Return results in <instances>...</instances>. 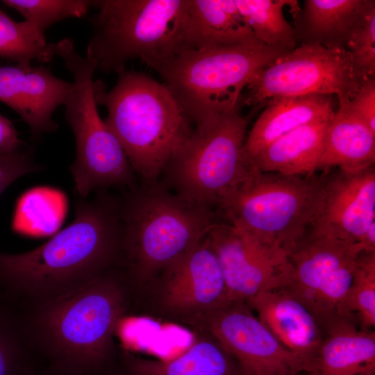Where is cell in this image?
Masks as SVG:
<instances>
[{
    "mask_svg": "<svg viewBox=\"0 0 375 375\" xmlns=\"http://www.w3.org/2000/svg\"><path fill=\"white\" fill-rule=\"evenodd\" d=\"M123 233L120 201L79 197L74 221L44 244L24 253L0 251V288L21 305L80 289L121 266Z\"/></svg>",
    "mask_w": 375,
    "mask_h": 375,
    "instance_id": "1",
    "label": "cell"
},
{
    "mask_svg": "<svg viewBox=\"0 0 375 375\" xmlns=\"http://www.w3.org/2000/svg\"><path fill=\"white\" fill-rule=\"evenodd\" d=\"M131 300L122 269L116 267L65 295L19 306L45 363L90 375H112L119 356L115 336Z\"/></svg>",
    "mask_w": 375,
    "mask_h": 375,
    "instance_id": "2",
    "label": "cell"
},
{
    "mask_svg": "<svg viewBox=\"0 0 375 375\" xmlns=\"http://www.w3.org/2000/svg\"><path fill=\"white\" fill-rule=\"evenodd\" d=\"M120 201L122 269L132 297L208 235L221 219L206 206L149 183Z\"/></svg>",
    "mask_w": 375,
    "mask_h": 375,
    "instance_id": "3",
    "label": "cell"
},
{
    "mask_svg": "<svg viewBox=\"0 0 375 375\" xmlns=\"http://www.w3.org/2000/svg\"><path fill=\"white\" fill-rule=\"evenodd\" d=\"M116 74L110 90L101 80L94 81L96 102L106 108L104 122L134 172L153 183L194 127L163 83L125 67Z\"/></svg>",
    "mask_w": 375,
    "mask_h": 375,
    "instance_id": "4",
    "label": "cell"
},
{
    "mask_svg": "<svg viewBox=\"0 0 375 375\" xmlns=\"http://www.w3.org/2000/svg\"><path fill=\"white\" fill-rule=\"evenodd\" d=\"M288 51L262 44L210 47L144 62L160 76L196 127L240 109L243 90L262 69Z\"/></svg>",
    "mask_w": 375,
    "mask_h": 375,
    "instance_id": "5",
    "label": "cell"
},
{
    "mask_svg": "<svg viewBox=\"0 0 375 375\" xmlns=\"http://www.w3.org/2000/svg\"><path fill=\"white\" fill-rule=\"evenodd\" d=\"M188 0H94L85 58L101 73L117 72L135 58L145 61L187 50Z\"/></svg>",
    "mask_w": 375,
    "mask_h": 375,
    "instance_id": "6",
    "label": "cell"
},
{
    "mask_svg": "<svg viewBox=\"0 0 375 375\" xmlns=\"http://www.w3.org/2000/svg\"><path fill=\"white\" fill-rule=\"evenodd\" d=\"M326 177L254 171L220 203L222 220L286 253L317 217ZM288 254V253H287Z\"/></svg>",
    "mask_w": 375,
    "mask_h": 375,
    "instance_id": "7",
    "label": "cell"
},
{
    "mask_svg": "<svg viewBox=\"0 0 375 375\" xmlns=\"http://www.w3.org/2000/svg\"><path fill=\"white\" fill-rule=\"evenodd\" d=\"M252 114L240 109L194 127L162 173L165 188L190 201L217 208L255 169L244 149Z\"/></svg>",
    "mask_w": 375,
    "mask_h": 375,
    "instance_id": "8",
    "label": "cell"
},
{
    "mask_svg": "<svg viewBox=\"0 0 375 375\" xmlns=\"http://www.w3.org/2000/svg\"><path fill=\"white\" fill-rule=\"evenodd\" d=\"M73 82L66 97L65 117L76 140V157L69 169L81 198L109 186L135 187V172L119 140L102 119L93 88L94 65L75 49L69 38L55 43Z\"/></svg>",
    "mask_w": 375,
    "mask_h": 375,
    "instance_id": "9",
    "label": "cell"
},
{
    "mask_svg": "<svg viewBox=\"0 0 375 375\" xmlns=\"http://www.w3.org/2000/svg\"><path fill=\"white\" fill-rule=\"evenodd\" d=\"M362 81L347 50L301 44L256 76L246 88L240 106L259 107L276 97L308 94L350 100Z\"/></svg>",
    "mask_w": 375,
    "mask_h": 375,
    "instance_id": "10",
    "label": "cell"
},
{
    "mask_svg": "<svg viewBox=\"0 0 375 375\" xmlns=\"http://www.w3.org/2000/svg\"><path fill=\"white\" fill-rule=\"evenodd\" d=\"M287 253L290 272L283 288L311 312L324 333L338 317L361 253L356 244L309 227Z\"/></svg>",
    "mask_w": 375,
    "mask_h": 375,
    "instance_id": "11",
    "label": "cell"
},
{
    "mask_svg": "<svg viewBox=\"0 0 375 375\" xmlns=\"http://www.w3.org/2000/svg\"><path fill=\"white\" fill-rule=\"evenodd\" d=\"M190 325L215 338L236 360L243 375H300L307 372L305 362L279 343L246 301L226 302Z\"/></svg>",
    "mask_w": 375,
    "mask_h": 375,
    "instance_id": "12",
    "label": "cell"
},
{
    "mask_svg": "<svg viewBox=\"0 0 375 375\" xmlns=\"http://www.w3.org/2000/svg\"><path fill=\"white\" fill-rule=\"evenodd\" d=\"M149 285L153 288V300L160 314L188 324L226 303L224 277L208 235Z\"/></svg>",
    "mask_w": 375,
    "mask_h": 375,
    "instance_id": "13",
    "label": "cell"
},
{
    "mask_svg": "<svg viewBox=\"0 0 375 375\" xmlns=\"http://www.w3.org/2000/svg\"><path fill=\"white\" fill-rule=\"evenodd\" d=\"M208 238L221 267L226 302L247 301L262 291L285 286L290 265L282 249L222 219Z\"/></svg>",
    "mask_w": 375,
    "mask_h": 375,
    "instance_id": "14",
    "label": "cell"
},
{
    "mask_svg": "<svg viewBox=\"0 0 375 375\" xmlns=\"http://www.w3.org/2000/svg\"><path fill=\"white\" fill-rule=\"evenodd\" d=\"M374 223V165L356 173L339 170L326 177L323 202L310 227L356 244Z\"/></svg>",
    "mask_w": 375,
    "mask_h": 375,
    "instance_id": "15",
    "label": "cell"
},
{
    "mask_svg": "<svg viewBox=\"0 0 375 375\" xmlns=\"http://www.w3.org/2000/svg\"><path fill=\"white\" fill-rule=\"evenodd\" d=\"M71 88L72 82L56 77L44 65L0 66V101L20 116L35 138L57 131L52 115L64 105Z\"/></svg>",
    "mask_w": 375,
    "mask_h": 375,
    "instance_id": "16",
    "label": "cell"
},
{
    "mask_svg": "<svg viewBox=\"0 0 375 375\" xmlns=\"http://www.w3.org/2000/svg\"><path fill=\"white\" fill-rule=\"evenodd\" d=\"M246 302L279 343L305 362L308 374L324 338L311 312L283 287L262 291Z\"/></svg>",
    "mask_w": 375,
    "mask_h": 375,
    "instance_id": "17",
    "label": "cell"
},
{
    "mask_svg": "<svg viewBox=\"0 0 375 375\" xmlns=\"http://www.w3.org/2000/svg\"><path fill=\"white\" fill-rule=\"evenodd\" d=\"M191 345L168 360L119 353L112 375H243L233 357L208 331L199 329Z\"/></svg>",
    "mask_w": 375,
    "mask_h": 375,
    "instance_id": "18",
    "label": "cell"
},
{
    "mask_svg": "<svg viewBox=\"0 0 375 375\" xmlns=\"http://www.w3.org/2000/svg\"><path fill=\"white\" fill-rule=\"evenodd\" d=\"M338 317L324 331L308 375H375V332Z\"/></svg>",
    "mask_w": 375,
    "mask_h": 375,
    "instance_id": "19",
    "label": "cell"
},
{
    "mask_svg": "<svg viewBox=\"0 0 375 375\" xmlns=\"http://www.w3.org/2000/svg\"><path fill=\"white\" fill-rule=\"evenodd\" d=\"M244 142L250 160L282 135L313 122L330 119L335 112L332 96L308 94L280 97L267 101Z\"/></svg>",
    "mask_w": 375,
    "mask_h": 375,
    "instance_id": "20",
    "label": "cell"
},
{
    "mask_svg": "<svg viewBox=\"0 0 375 375\" xmlns=\"http://www.w3.org/2000/svg\"><path fill=\"white\" fill-rule=\"evenodd\" d=\"M338 103L324 131L319 169L358 172L374 165L375 132L351 112L345 99Z\"/></svg>",
    "mask_w": 375,
    "mask_h": 375,
    "instance_id": "21",
    "label": "cell"
},
{
    "mask_svg": "<svg viewBox=\"0 0 375 375\" xmlns=\"http://www.w3.org/2000/svg\"><path fill=\"white\" fill-rule=\"evenodd\" d=\"M185 38L188 49L262 44L235 0H188Z\"/></svg>",
    "mask_w": 375,
    "mask_h": 375,
    "instance_id": "22",
    "label": "cell"
},
{
    "mask_svg": "<svg viewBox=\"0 0 375 375\" xmlns=\"http://www.w3.org/2000/svg\"><path fill=\"white\" fill-rule=\"evenodd\" d=\"M330 119L303 125L278 138L250 160L252 167L260 172L314 175L319 169L324 131Z\"/></svg>",
    "mask_w": 375,
    "mask_h": 375,
    "instance_id": "23",
    "label": "cell"
},
{
    "mask_svg": "<svg viewBox=\"0 0 375 375\" xmlns=\"http://www.w3.org/2000/svg\"><path fill=\"white\" fill-rule=\"evenodd\" d=\"M366 0H306L293 13L297 43L346 49Z\"/></svg>",
    "mask_w": 375,
    "mask_h": 375,
    "instance_id": "24",
    "label": "cell"
},
{
    "mask_svg": "<svg viewBox=\"0 0 375 375\" xmlns=\"http://www.w3.org/2000/svg\"><path fill=\"white\" fill-rule=\"evenodd\" d=\"M38 359L20 306L0 288V375H31Z\"/></svg>",
    "mask_w": 375,
    "mask_h": 375,
    "instance_id": "25",
    "label": "cell"
},
{
    "mask_svg": "<svg viewBox=\"0 0 375 375\" xmlns=\"http://www.w3.org/2000/svg\"><path fill=\"white\" fill-rule=\"evenodd\" d=\"M237 7L256 39L263 44L290 51L297 47L295 31L285 18L283 8L292 13L300 8L297 1L235 0Z\"/></svg>",
    "mask_w": 375,
    "mask_h": 375,
    "instance_id": "26",
    "label": "cell"
},
{
    "mask_svg": "<svg viewBox=\"0 0 375 375\" xmlns=\"http://www.w3.org/2000/svg\"><path fill=\"white\" fill-rule=\"evenodd\" d=\"M55 56V43H48L26 21L16 22L0 9V58L31 67L33 61L47 63Z\"/></svg>",
    "mask_w": 375,
    "mask_h": 375,
    "instance_id": "27",
    "label": "cell"
},
{
    "mask_svg": "<svg viewBox=\"0 0 375 375\" xmlns=\"http://www.w3.org/2000/svg\"><path fill=\"white\" fill-rule=\"evenodd\" d=\"M353 317L359 327L375 326V253L358 256L351 285L338 311V317Z\"/></svg>",
    "mask_w": 375,
    "mask_h": 375,
    "instance_id": "28",
    "label": "cell"
},
{
    "mask_svg": "<svg viewBox=\"0 0 375 375\" xmlns=\"http://www.w3.org/2000/svg\"><path fill=\"white\" fill-rule=\"evenodd\" d=\"M1 2L17 10L33 30L44 35L45 30L59 21L85 16L92 1L2 0Z\"/></svg>",
    "mask_w": 375,
    "mask_h": 375,
    "instance_id": "29",
    "label": "cell"
},
{
    "mask_svg": "<svg viewBox=\"0 0 375 375\" xmlns=\"http://www.w3.org/2000/svg\"><path fill=\"white\" fill-rule=\"evenodd\" d=\"M362 81L375 76V1L366 0L346 44Z\"/></svg>",
    "mask_w": 375,
    "mask_h": 375,
    "instance_id": "30",
    "label": "cell"
},
{
    "mask_svg": "<svg viewBox=\"0 0 375 375\" xmlns=\"http://www.w3.org/2000/svg\"><path fill=\"white\" fill-rule=\"evenodd\" d=\"M42 169V165L35 161L33 151L31 148L26 150L20 149L0 157V195L19 177Z\"/></svg>",
    "mask_w": 375,
    "mask_h": 375,
    "instance_id": "31",
    "label": "cell"
},
{
    "mask_svg": "<svg viewBox=\"0 0 375 375\" xmlns=\"http://www.w3.org/2000/svg\"><path fill=\"white\" fill-rule=\"evenodd\" d=\"M345 102L351 112L375 132V76L364 80L353 97Z\"/></svg>",
    "mask_w": 375,
    "mask_h": 375,
    "instance_id": "32",
    "label": "cell"
},
{
    "mask_svg": "<svg viewBox=\"0 0 375 375\" xmlns=\"http://www.w3.org/2000/svg\"><path fill=\"white\" fill-rule=\"evenodd\" d=\"M24 144L12 122L0 114V157L17 151Z\"/></svg>",
    "mask_w": 375,
    "mask_h": 375,
    "instance_id": "33",
    "label": "cell"
},
{
    "mask_svg": "<svg viewBox=\"0 0 375 375\" xmlns=\"http://www.w3.org/2000/svg\"><path fill=\"white\" fill-rule=\"evenodd\" d=\"M31 375H90L84 373L61 368L45 363L44 366L38 367Z\"/></svg>",
    "mask_w": 375,
    "mask_h": 375,
    "instance_id": "34",
    "label": "cell"
}]
</instances>
